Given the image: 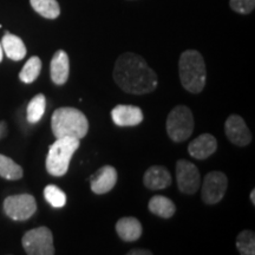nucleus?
Listing matches in <instances>:
<instances>
[{
	"mask_svg": "<svg viewBox=\"0 0 255 255\" xmlns=\"http://www.w3.org/2000/svg\"><path fill=\"white\" fill-rule=\"evenodd\" d=\"M225 132L233 144L246 146L252 141V133L246 122L239 115H231L225 123Z\"/></svg>",
	"mask_w": 255,
	"mask_h": 255,
	"instance_id": "9d476101",
	"label": "nucleus"
},
{
	"mask_svg": "<svg viewBox=\"0 0 255 255\" xmlns=\"http://www.w3.org/2000/svg\"><path fill=\"white\" fill-rule=\"evenodd\" d=\"M41 71V60L39 57L34 56L31 57L30 59L25 63L24 68L21 69L20 73H19V78L21 82L30 84L33 83L38 78V76L40 75Z\"/></svg>",
	"mask_w": 255,
	"mask_h": 255,
	"instance_id": "4be33fe9",
	"label": "nucleus"
},
{
	"mask_svg": "<svg viewBox=\"0 0 255 255\" xmlns=\"http://www.w3.org/2000/svg\"><path fill=\"white\" fill-rule=\"evenodd\" d=\"M128 254L129 255H151L152 253L148 250H131Z\"/></svg>",
	"mask_w": 255,
	"mask_h": 255,
	"instance_id": "a878e982",
	"label": "nucleus"
},
{
	"mask_svg": "<svg viewBox=\"0 0 255 255\" xmlns=\"http://www.w3.org/2000/svg\"><path fill=\"white\" fill-rule=\"evenodd\" d=\"M218 149V141L210 133H202L193 139L188 145V151L191 157L196 159H206L212 156Z\"/></svg>",
	"mask_w": 255,
	"mask_h": 255,
	"instance_id": "ddd939ff",
	"label": "nucleus"
},
{
	"mask_svg": "<svg viewBox=\"0 0 255 255\" xmlns=\"http://www.w3.org/2000/svg\"><path fill=\"white\" fill-rule=\"evenodd\" d=\"M32 8L47 19H56L60 14V7L57 0H30Z\"/></svg>",
	"mask_w": 255,
	"mask_h": 255,
	"instance_id": "6ab92c4d",
	"label": "nucleus"
},
{
	"mask_svg": "<svg viewBox=\"0 0 255 255\" xmlns=\"http://www.w3.org/2000/svg\"><path fill=\"white\" fill-rule=\"evenodd\" d=\"M237 248L242 255L255 254V234L253 231H244L237 238Z\"/></svg>",
	"mask_w": 255,
	"mask_h": 255,
	"instance_id": "5701e85b",
	"label": "nucleus"
},
{
	"mask_svg": "<svg viewBox=\"0 0 255 255\" xmlns=\"http://www.w3.org/2000/svg\"><path fill=\"white\" fill-rule=\"evenodd\" d=\"M23 168L12 158L0 154V176L9 181L20 180L23 177Z\"/></svg>",
	"mask_w": 255,
	"mask_h": 255,
	"instance_id": "aec40b11",
	"label": "nucleus"
},
{
	"mask_svg": "<svg viewBox=\"0 0 255 255\" xmlns=\"http://www.w3.org/2000/svg\"><path fill=\"white\" fill-rule=\"evenodd\" d=\"M44 197L55 208H62L66 203V195L62 189L55 184H49L44 189Z\"/></svg>",
	"mask_w": 255,
	"mask_h": 255,
	"instance_id": "b1692460",
	"label": "nucleus"
},
{
	"mask_svg": "<svg viewBox=\"0 0 255 255\" xmlns=\"http://www.w3.org/2000/svg\"><path fill=\"white\" fill-rule=\"evenodd\" d=\"M51 79L57 85L65 84L70 75V60L65 51L58 50L53 55L50 64Z\"/></svg>",
	"mask_w": 255,
	"mask_h": 255,
	"instance_id": "4468645a",
	"label": "nucleus"
},
{
	"mask_svg": "<svg viewBox=\"0 0 255 255\" xmlns=\"http://www.w3.org/2000/svg\"><path fill=\"white\" fill-rule=\"evenodd\" d=\"M114 79L123 91L145 95L157 88V75L141 56L132 52L121 55L115 63Z\"/></svg>",
	"mask_w": 255,
	"mask_h": 255,
	"instance_id": "f257e3e1",
	"label": "nucleus"
},
{
	"mask_svg": "<svg viewBox=\"0 0 255 255\" xmlns=\"http://www.w3.org/2000/svg\"><path fill=\"white\" fill-rule=\"evenodd\" d=\"M117 170L111 165H104L98 169L91 177V190L97 195L109 193L117 183Z\"/></svg>",
	"mask_w": 255,
	"mask_h": 255,
	"instance_id": "9b49d317",
	"label": "nucleus"
},
{
	"mask_svg": "<svg viewBox=\"0 0 255 255\" xmlns=\"http://www.w3.org/2000/svg\"><path fill=\"white\" fill-rule=\"evenodd\" d=\"M111 117L119 127H136L143 121V113L135 105L120 104L111 111Z\"/></svg>",
	"mask_w": 255,
	"mask_h": 255,
	"instance_id": "f8f14e48",
	"label": "nucleus"
},
{
	"mask_svg": "<svg viewBox=\"0 0 255 255\" xmlns=\"http://www.w3.org/2000/svg\"><path fill=\"white\" fill-rule=\"evenodd\" d=\"M1 46L5 55L15 62L24 59V57L26 56V46H25L24 41L9 32H6L5 36L2 37Z\"/></svg>",
	"mask_w": 255,
	"mask_h": 255,
	"instance_id": "f3484780",
	"label": "nucleus"
},
{
	"mask_svg": "<svg viewBox=\"0 0 255 255\" xmlns=\"http://www.w3.org/2000/svg\"><path fill=\"white\" fill-rule=\"evenodd\" d=\"M81 139L73 137H60L50 145L46 157V170L52 176H64L69 170L73 154L77 151Z\"/></svg>",
	"mask_w": 255,
	"mask_h": 255,
	"instance_id": "20e7f679",
	"label": "nucleus"
},
{
	"mask_svg": "<svg viewBox=\"0 0 255 255\" xmlns=\"http://www.w3.org/2000/svg\"><path fill=\"white\" fill-rule=\"evenodd\" d=\"M181 84L190 94H200L206 87L207 71L203 57L196 50H187L178 62Z\"/></svg>",
	"mask_w": 255,
	"mask_h": 255,
	"instance_id": "f03ea898",
	"label": "nucleus"
},
{
	"mask_svg": "<svg viewBox=\"0 0 255 255\" xmlns=\"http://www.w3.org/2000/svg\"><path fill=\"white\" fill-rule=\"evenodd\" d=\"M228 178L221 171H210L206 175L201 191V199L207 205H216L225 196Z\"/></svg>",
	"mask_w": 255,
	"mask_h": 255,
	"instance_id": "6e6552de",
	"label": "nucleus"
},
{
	"mask_svg": "<svg viewBox=\"0 0 255 255\" xmlns=\"http://www.w3.org/2000/svg\"><path fill=\"white\" fill-rule=\"evenodd\" d=\"M52 132L57 138L73 137L82 139L87 136L89 122L87 116L81 110L71 107L57 109L51 119Z\"/></svg>",
	"mask_w": 255,
	"mask_h": 255,
	"instance_id": "7ed1b4c3",
	"label": "nucleus"
},
{
	"mask_svg": "<svg viewBox=\"0 0 255 255\" xmlns=\"http://www.w3.org/2000/svg\"><path fill=\"white\" fill-rule=\"evenodd\" d=\"M250 197H251V200H252V203H253V206H255V190L254 189L252 190Z\"/></svg>",
	"mask_w": 255,
	"mask_h": 255,
	"instance_id": "bb28decb",
	"label": "nucleus"
},
{
	"mask_svg": "<svg viewBox=\"0 0 255 255\" xmlns=\"http://www.w3.org/2000/svg\"><path fill=\"white\" fill-rule=\"evenodd\" d=\"M46 98L43 94L34 96L27 105V121L30 123H37L45 114Z\"/></svg>",
	"mask_w": 255,
	"mask_h": 255,
	"instance_id": "412c9836",
	"label": "nucleus"
},
{
	"mask_svg": "<svg viewBox=\"0 0 255 255\" xmlns=\"http://www.w3.org/2000/svg\"><path fill=\"white\" fill-rule=\"evenodd\" d=\"M2 56H4V51H2L1 43H0V62H1V60H2Z\"/></svg>",
	"mask_w": 255,
	"mask_h": 255,
	"instance_id": "cd10ccee",
	"label": "nucleus"
},
{
	"mask_svg": "<svg viewBox=\"0 0 255 255\" xmlns=\"http://www.w3.org/2000/svg\"><path fill=\"white\" fill-rule=\"evenodd\" d=\"M229 5L233 11L240 14H248L255 7V0H231Z\"/></svg>",
	"mask_w": 255,
	"mask_h": 255,
	"instance_id": "393cba45",
	"label": "nucleus"
},
{
	"mask_svg": "<svg viewBox=\"0 0 255 255\" xmlns=\"http://www.w3.org/2000/svg\"><path fill=\"white\" fill-rule=\"evenodd\" d=\"M171 175L162 165H152L145 171L143 177V183L151 190L165 189L171 184Z\"/></svg>",
	"mask_w": 255,
	"mask_h": 255,
	"instance_id": "2eb2a0df",
	"label": "nucleus"
},
{
	"mask_svg": "<svg viewBox=\"0 0 255 255\" xmlns=\"http://www.w3.org/2000/svg\"><path fill=\"white\" fill-rule=\"evenodd\" d=\"M28 255H53V235L47 227H38L26 232L21 240Z\"/></svg>",
	"mask_w": 255,
	"mask_h": 255,
	"instance_id": "423d86ee",
	"label": "nucleus"
},
{
	"mask_svg": "<svg viewBox=\"0 0 255 255\" xmlns=\"http://www.w3.org/2000/svg\"><path fill=\"white\" fill-rule=\"evenodd\" d=\"M37 210L36 199L30 194H20L6 197L4 201V212L14 221L28 220Z\"/></svg>",
	"mask_w": 255,
	"mask_h": 255,
	"instance_id": "0eeeda50",
	"label": "nucleus"
},
{
	"mask_svg": "<svg viewBox=\"0 0 255 255\" xmlns=\"http://www.w3.org/2000/svg\"><path fill=\"white\" fill-rule=\"evenodd\" d=\"M194 116L186 105H177L168 115L167 132L171 141L183 142L194 131Z\"/></svg>",
	"mask_w": 255,
	"mask_h": 255,
	"instance_id": "39448f33",
	"label": "nucleus"
},
{
	"mask_svg": "<svg viewBox=\"0 0 255 255\" xmlns=\"http://www.w3.org/2000/svg\"><path fill=\"white\" fill-rule=\"evenodd\" d=\"M148 208L152 214L157 215L162 219H170L176 212V207H175L173 201L161 195L151 197L150 201H149Z\"/></svg>",
	"mask_w": 255,
	"mask_h": 255,
	"instance_id": "a211bd4d",
	"label": "nucleus"
},
{
	"mask_svg": "<svg viewBox=\"0 0 255 255\" xmlns=\"http://www.w3.org/2000/svg\"><path fill=\"white\" fill-rule=\"evenodd\" d=\"M116 232L123 241L133 242L141 238L143 228L136 218H122L116 223Z\"/></svg>",
	"mask_w": 255,
	"mask_h": 255,
	"instance_id": "dca6fc26",
	"label": "nucleus"
},
{
	"mask_svg": "<svg viewBox=\"0 0 255 255\" xmlns=\"http://www.w3.org/2000/svg\"><path fill=\"white\" fill-rule=\"evenodd\" d=\"M176 180L178 189L183 194H195L201 186V176L197 167L187 159H178L176 163Z\"/></svg>",
	"mask_w": 255,
	"mask_h": 255,
	"instance_id": "1a4fd4ad",
	"label": "nucleus"
}]
</instances>
